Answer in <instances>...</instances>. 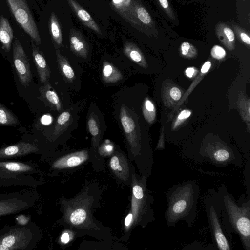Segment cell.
<instances>
[{"label": "cell", "mask_w": 250, "mask_h": 250, "mask_svg": "<svg viewBox=\"0 0 250 250\" xmlns=\"http://www.w3.org/2000/svg\"><path fill=\"white\" fill-rule=\"evenodd\" d=\"M13 38V30L7 19L0 16V42L2 48L8 52L10 50Z\"/></svg>", "instance_id": "ffe728a7"}, {"label": "cell", "mask_w": 250, "mask_h": 250, "mask_svg": "<svg viewBox=\"0 0 250 250\" xmlns=\"http://www.w3.org/2000/svg\"><path fill=\"white\" fill-rule=\"evenodd\" d=\"M183 94L182 90L174 83H165L162 88V100L165 106L168 108L175 107Z\"/></svg>", "instance_id": "5bb4252c"}, {"label": "cell", "mask_w": 250, "mask_h": 250, "mask_svg": "<svg viewBox=\"0 0 250 250\" xmlns=\"http://www.w3.org/2000/svg\"><path fill=\"white\" fill-rule=\"evenodd\" d=\"M185 73L187 77L192 79L196 77L197 74L199 73V71L194 67H189L185 70Z\"/></svg>", "instance_id": "ee69618b"}, {"label": "cell", "mask_w": 250, "mask_h": 250, "mask_svg": "<svg viewBox=\"0 0 250 250\" xmlns=\"http://www.w3.org/2000/svg\"><path fill=\"white\" fill-rule=\"evenodd\" d=\"M120 119L126 139L128 157L136 165L139 174L148 178L154 164L149 146L143 141L131 111L125 105L120 108Z\"/></svg>", "instance_id": "277c9868"}, {"label": "cell", "mask_w": 250, "mask_h": 250, "mask_svg": "<svg viewBox=\"0 0 250 250\" xmlns=\"http://www.w3.org/2000/svg\"><path fill=\"white\" fill-rule=\"evenodd\" d=\"M135 13L140 23L146 28L147 34L152 36H157L158 32L155 24L146 8L140 4L136 5Z\"/></svg>", "instance_id": "d6986e66"}, {"label": "cell", "mask_w": 250, "mask_h": 250, "mask_svg": "<svg viewBox=\"0 0 250 250\" xmlns=\"http://www.w3.org/2000/svg\"><path fill=\"white\" fill-rule=\"evenodd\" d=\"M32 55L40 81L44 84L49 82L50 71L49 66L42 55L35 46L33 41L32 42Z\"/></svg>", "instance_id": "2e32d148"}, {"label": "cell", "mask_w": 250, "mask_h": 250, "mask_svg": "<svg viewBox=\"0 0 250 250\" xmlns=\"http://www.w3.org/2000/svg\"><path fill=\"white\" fill-rule=\"evenodd\" d=\"M0 168L15 172H24L33 170L29 165L17 162H0Z\"/></svg>", "instance_id": "f546056e"}, {"label": "cell", "mask_w": 250, "mask_h": 250, "mask_svg": "<svg viewBox=\"0 0 250 250\" xmlns=\"http://www.w3.org/2000/svg\"><path fill=\"white\" fill-rule=\"evenodd\" d=\"M147 179L136 172L133 174L131 205L124 222L126 233L137 226L144 228L155 221L152 207L154 198L147 188Z\"/></svg>", "instance_id": "3957f363"}, {"label": "cell", "mask_w": 250, "mask_h": 250, "mask_svg": "<svg viewBox=\"0 0 250 250\" xmlns=\"http://www.w3.org/2000/svg\"><path fill=\"white\" fill-rule=\"evenodd\" d=\"M71 115L67 111L62 112L58 117L54 126L53 135L57 136L61 134L68 125Z\"/></svg>", "instance_id": "1f68e13d"}, {"label": "cell", "mask_w": 250, "mask_h": 250, "mask_svg": "<svg viewBox=\"0 0 250 250\" xmlns=\"http://www.w3.org/2000/svg\"><path fill=\"white\" fill-rule=\"evenodd\" d=\"M102 76L104 81L107 83H115L123 78L121 72L108 62H103Z\"/></svg>", "instance_id": "cb8c5ba5"}, {"label": "cell", "mask_w": 250, "mask_h": 250, "mask_svg": "<svg viewBox=\"0 0 250 250\" xmlns=\"http://www.w3.org/2000/svg\"><path fill=\"white\" fill-rule=\"evenodd\" d=\"M200 187L194 180H188L172 186L166 194L167 208L164 214L167 226L174 227L184 221L191 227L197 215Z\"/></svg>", "instance_id": "7a4b0ae2"}, {"label": "cell", "mask_w": 250, "mask_h": 250, "mask_svg": "<svg viewBox=\"0 0 250 250\" xmlns=\"http://www.w3.org/2000/svg\"><path fill=\"white\" fill-rule=\"evenodd\" d=\"M39 150L34 144L20 142L0 149V158L17 157L36 152Z\"/></svg>", "instance_id": "4fadbf2b"}, {"label": "cell", "mask_w": 250, "mask_h": 250, "mask_svg": "<svg viewBox=\"0 0 250 250\" xmlns=\"http://www.w3.org/2000/svg\"><path fill=\"white\" fill-rule=\"evenodd\" d=\"M157 5L165 14L172 21L177 19L174 10L168 0H155Z\"/></svg>", "instance_id": "d590c367"}, {"label": "cell", "mask_w": 250, "mask_h": 250, "mask_svg": "<svg viewBox=\"0 0 250 250\" xmlns=\"http://www.w3.org/2000/svg\"><path fill=\"white\" fill-rule=\"evenodd\" d=\"M215 33L220 42L229 51L235 49V35L232 28L224 22H217L215 27Z\"/></svg>", "instance_id": "9a60e30c"}, {"label": "cell", "mask_w": 250, "mask_h": 250, "mask_svg": "<svg viewBox=\"0 0 250 250\" xmlns=\"http://www.w3.org/2000/svg\"><path fill=\"white\" fill-rule=\"evenodd\" d=\"M72 238L73 237L71 232L66 230L64 231L61 235L60 241L62 243L66 244L69 242Z\"/></svg>", "instance_id": "7bdbcfd3"}, {"label": "cell", "mask_w": 250, "mask_h": 250, "mask_svg": "<svg viewBox=\"0 0 250 250\" xmlns=\"http://www.w3.org/2000/svg\"><path fill=\"white\" fill-rule=\"evenodd\" d=\"M88 191L65 202L64 207V223L77 230H92V226L96 225L92 214V196L87 195Z\"/></svg>", "instance_id": "52a82bcc"}, {"label": "cell", "mask_w": 250, "mask_h": 250, "mask_svg": "<svg viewBox=\"0 0 250 250\" xmlns=\"http://www.w3.org/2000/svg\"><path fill=\"white\" fill-rule=\"evenodd\" d=\"M185 152L188 159L199 163L208 162L219 168L231 165L241 167L243 164L239 151L221 140L203 142L197 148Z\"/></svg>", "instance_id": "5b68a950"}, {"label": "cell", "mask_w": 250, "mask_h": 250, "mask_svg": "<svg viewBox=\"0 0 250 250\" xmlns=\"http://www.w3.org/2000/svg\"><path fill=\"white\" fill-rule=\"evenodd\" d=\"M71 50L76 55L83 58L87 56L89 47L81 35L74 30L70 32Z\"/></svg>", "instance_id": "e0dca14e"}, {"label": "cell", "mask_w": 250, "mask_h": 250, "mask_svg": "<svg viewBox=\"0 0 250 250\" xmlns=\"http://www.w3.org/2000/svg\"><path fill=\"white\" fill-rule=\"evenodd\" d=\"M112 174L119 182L130 187L133 174L136 172L133 162L122 151L115 149L109 161Z\"/></svg>", "instance_id": "9c48e42d"}, {"label": "cell", "mask_w": 250, "mask_h": 250, "mask_svg": "<svg viewBox=\"0 0 250 250\" xmlns=\"http://www.w3.org/2000/svg\"><path fill=\"white\" fill-rule=\"evenodd\" d=\"M210 55L212 58L218 60H221L226 56V52L221 46L215 45L211 49Z\"/></svg>", "instance_id": "60d3db41"}, {"label": "cell", "mask_w": 250, "mask_h": 250, "mask_svg": "<svg viewBox=\"0 0 250 250\" xmlns=\"http://www.w3.org/2000/svg\"><path fill=\"white\" fill-rule=\"evenodd\" d=\"M18 120L9 109L0 103V125H17Z\"/></svg>", "instance_id": "d6a6232c"}, {"label": "cell", "mask_w": 250, "mask_h": 250, "mask_svg": "<svg viewBox=\"0 0 250 250\" xmlns=\"http://www.w3.org/2000/svg\"><path fill=\"white\" fill-rule=\"evenodd\" d=\"M181 250H216V249L212 243L206 246L200 242L195 241L184 246L181 248Z\"/></svg>", "instance_id": "74e56055"}, {"label": "cell", "mask_w": 250, "mask_h": 250, "mask_svg": "<svg viewBox=\"0 0 250 250\" xmlns=\"http://www.w3.org/2000/svg\"><path fill=\"white\" fill-rule=\"evenodd\" d=\"M115 149L113 144L110 141L106 140L100 146L99 152L102 156H111Z\"/></svg>", "instance_id": "f35d334b"}, {"label": "cell", "mask_w": 250, "mask_h": 250, "mask_svg": "<svg viewBox=\"0 0 250 250\" xmlns=\"http://www.w3.org/2000/svg\"><path fill=\"white\" fill-rule=\"evenodd\" d=\"M192 111L188 109H184L177 116L171 125L172 130H174L181 126L191 116Z\"/></svg>", "instance_id": "8d00e7d4"}, {"label": "cell", "mask_w": 250, "mask_h": 250, "mask_svg": "<svg viewBox=\"0 0 250 250\" xmlns=\"http://www.w3.org/2000/svg\"><path fill=\"white\" fill-rule=\"evenodd\" d=\"M89 157V152L86 150L72 152L57 159L52 164V167L56 169L74 168L85 162Z\"/></svg>", "instance_id": "7c38bea8"}, {"label": "cell", "mask_w": 250, "mask_h": 250, "mask_svg": "<svg viewBox=\"0 0 250 250\" xmlns=\"http://www.w3.org/2000/svg\"><path fill=\"white\" fill-rule=\"evenodd\" d=\"M31 239L30 232L25 228H16L0 236V250L25 249Z\"/></svg>", "instance_id": "8fae6325"}, {"label": "cell", "mask_w": 250, "mask_h": 250, "mask_svg": "<svg viewBox=\"0 0 250 250\" xmlns=\"http://www.w3.org/2000/svg\"><path fill=\"white\" fill-rule=\"evenodd\" d=\"M56 55L61 73L67 81L72 82L75 79V74L68 60L58 50L56 51Z\"/></svg>", "instance_id": "484cf974"}, {"label": "cell", "mask_w": 250, "mask_h": 250, "mask_svg": "<svg viewBox=\"0 0 250 250\" xmlns=\"http://www.w3.org/2000/svg\"><path fill=\"white\" fill-rule=\"evenodd\" d=\"M142 112L146 121L149 124H152L156 118V110L154 104L148 98H145L144 101Z\"/></svg>", "instance_id": "4dcf8cb0"}, {"label": "cell", "mask_w": 250, "mask_h": 250, "mask_svg": "<svg viewBox=\"0 0 250 250\" xmlns=\"http://www.w3.org/2000/svg\"><path fill=\"white\" fill-rule=\"evenodd\" d=\"M246 164L244 169V179L245 181L247 196L250 197V157L246 159Z\"/></svg>", "instance_id": "ab89813d"}, {"label": "cell", "mask_w": 250, "mask_h": 250, "mask_svg": "<svg viewBox=\"0 0 250 250\" xmlns=\"http://www.w3.org/2000/svg\"><path fill=\"white\" fill-rule=\"evenodd\" d=\"M27 206L26 202L17 199L0 201V216L20 211Z\"/></svg>", "instance_id": "44dd1931"}, {"label": "cell", "mask_w": 250, "mask_h": 250, "mask_svg": "<svg viewBox=\"0 0 250 250\" xmlns=\"http://www.w3.org/2000/svg\"><path fill=\"white\" fill-rule=\"evenodd\" d=\"M165 148V141H164V127L162 126L161 131L159 137L158 143L156 147V150H160Z\"/></svg>", "instance_id": "b9f144b4"}, {"label": "cell", "mask_w": 250, "mask_h": 250, "mask_svg": "<svg viewBox=\"0 0 250 250\" xmlns=\"http://www.w3.org/2000/svg\"><path fill=\"white\" fill-rule=\"evenodd\" d=\"M208 226L216 250H232L229 238L226 235L222 224L221 212L216 189H208L203 198Z\"/></svg>", "instance_id": "8992f818"}, {"label": "cell", "mask_w": 250, "mask_h": 250, "mask_svg": "<svg viewBox=\"0 0 250 250\" xmlns=\"http://www.w3.org/2000/svg\"><path fill=\"white\" fill-rule=\"evenodd\" d=\"M87 125L88 130L92 136L93 146L96 149L100 140V129L99 124L93 114L88 118Z\"/></svg>", "instance_id": "83f0119b"}, {"label": "cell", "mask_w": 250, "mask_h": 250, "mask_svg": "<svg viewBox=\"0 0 250 250\" xmlns=\"http://www.w3.org/2000/svg\"><path fill=\"white\" fill-rule=\"evenodd\" d=\"M179 53L184 58L192 59L197 57L198 51L193 44L189 42H184L180 45Z\"/></svg>", "instance_id": "836d02e7"}, {"label": "cell", "mask_w": 250, "mask_h": 250, "mask_svg": "<svg viewBox=\"0 0 250 250\" xmlns=\"http://www.w3.org/2000/svg\"><path fill=\"white\" fill-rule=\"evenodd\" d=\"M67 0L77 16L85 25L96 33H101L99 26L87 11L74 0Z\"/></svg>", "instance_id": "ac0fdd59"}, {"label": "cell", "mask_w": 250, "mask_h": 250, "mask_svg": "<svg viewBox=\"0 0 250 250\" xmlns=\"http://www.w3.org/2000/svg\"><path fill=\"white\" fill-rule=\"evenodd\" d=\"M250 99L243 94L239 95L237 101V105L240 113L243 120L247 123L249 130H250Z\"/></svg>", "instance_id": "f1b7e54d"}, {"label": "cell", "mask_w": 250, "mask_h": 250, "mask_svg": "<svg viewBox=\"0 0 250 250\" xmlns=\"http://www.w3.org/2000/svg\"><path fill=\"white\" fill-rule=\"evenodd\" d=\"M124 52L125 55L135 63L143 68L147 67V63L143 53L135 44L127 42L124 47Z\"/></svg>", "instance_id": "7402d4cb"}, {"label": "cell", "mask_w": 250, "mask_h": 250, "mask_svg": "<svg viewBox=\"0 0 250 250\" xmlns=\"http://www.w3.org/2000/svg\"><path fill=\"white\" fill-rule=\"evenodd\" d=\"M216 190L226 235L229 238L233 234L237 235L244 249L250 250V197L242 194L236 202L223 184Z\"/></svg>", "instance_id": "6da1fadb"}, {"label": "cell", "mask_w": 250, "mask_h": 250, "mask_svg": "<svg viewBox=\"0 0 250 250\" xmlns=\"http://www.w3.org/2000/svg\"><path fill=\"white\" fill-rule=\"evenodd\" d=\"M232 29L237 39L248 48L250 46V33L247 30L241 27L236 24H232Z\"/></svg>", "instance_id": "e575fe53"}, {"label": "cell", "mask_w": 250, "mask_h": 250, "mask_svg": "<svg viewBox=\"0 0 250 250\" xmlns=\"http://www.w3.org/2000/svg\"><path fill=\"white\" fill-rule=\"evenodd\" d=\"M18 23L38 45L41 44L39 31L25 0H5Z\"/></svg>", "instance_id": "ba28073f"}, {"label": "cell", "mask_w": 250, "mask_h": 250, "mask_svg": "<svg viewBox=\"0 0 250 250\" xmlns=\"http://www.w3.org/2000/svg\"><path fill=\"white\" fill-rule=\"evenodd\" d=\"M14 64L21 83L29 86L32 81V73L27 56L19 41L16 39L13 43Z\"/></svg>", "instance_id": "30bf717a"}, {"label": "cell", "mask_w": 250, "mask_h": 250, "mask_svg": "<svg viewBox=\"0 0 250 250\" xmlns=\"http://www.w3.org/2000/svg\"><path fill=\"white\" fill-rule=\"evenodd\" d=\"M39 91L44 99L58 111L62 109V105L57 94L48 82L41 86Z\"/></svg>", "instance_id": "603a6c76"}, {"label": "cell", "mask_w": 250, "mask_h": 250, "mask_svg": "<svg viewBox=\"0 0 250 250\" xmlns=\"http://www.w3.org/2000/svg\"><path fill=\"white\" fill-rule=\"evenodd\" d=\"M49 28L52 38L55 44L58 46L61 45L62 41L61 29L57 18L54 13H52L50 16Z\"/></svg>", "instance_id": "4316f807"}, {"label": "cell", "mask_w": 250, "mask_h": 250, "mask_svg": "<svg viewBox=\"0 0 250 250\" xmlns=\"http://www.w3.org/2000/svg\"><path fill=\"white\" fill-rule=\"evenodd\" d=\"M42 122L45 125H47L50 123L51 122V118L49 116H44L42 117Z\"/></svg>", "instance_id": "f6af8a7d"}, {"label": "cell", "mask_w": 250, "mask_h": 250, "mask_svg": "<svg viewBox=\"0 0 250 250\" xmlns=\"http://www.w3.org/2000/svg\"><path fill=\"white\" fill-rule=\"evenodd\" d=\"M211 62L209 61H206L202 65L201 71L198 75L195 77V80L192 82L190 86H189L187 92L184 94L181 100L179 101L175 107V109L172 112H174L177 110L183 103L186 100L188 95L194 89L195 87L198 84V83L201 81L203 78L204 76L209 71L211 66Z\"/></svg>", "instance_id": "d4e9b609"}]
</instances>
